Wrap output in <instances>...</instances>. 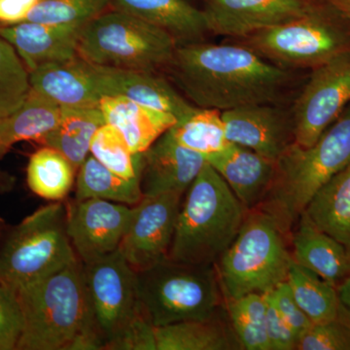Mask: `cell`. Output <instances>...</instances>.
I'll return each instance as SVG.
<instances>
[{"instance_id":"obj_1","label":"cell","mask_w":350,"mask_h":350,"mask_svg":"<svg viewBox=\"0 0 350 350\" xmlns=\"http://www.w3.org/2000/svg\"><path fill=\"white\" fill-rule=\"evenodd\" d=\"M165 75L195 107L221 112L260 103L288 105L299 91L297 71L269 63L236 41L177 45Z\"/></svg>"},{"instance_id":"obj_2","label":"cell","mask_w":350,"mask_h":350,"mask_svg":"<svg viewBox=\"0 0 350 350\" xmlns=\"http://www.w3.org/2000/svg\"><path fill=\"white\" fill-rule=\"evenodd\" d=\"M24 329L16 350H103L79 259L16 291Z\"/></svg>"},{"instance_id":"obj_3","label":"cell","mask_w":350,"mask_h":350,"mask_svg":"<svg viewBox=\"0 0 350 350\" xmlns=\"http://www.w3.org/2000/svg\"><path fill=\"white\" fill-rule=\"evenodd\" d=\"M350 163V103L312 145L294 144L275 161L268 193L257 208L269 214L290 238L308 202Z\"/></svg>"},{"instance_id":"obj_4","label":"cell","mask_w":350,"mask_h":350,"mask_svg":"<svg viewBox=\"0 0 350 350\" xmlns=\"http://www.w3.org/2000/svg\"><path fill=\"white\" fill-rule=\"evenodd\" d=\"M247 213L206 163L182 200L169 258L186 264L215 265L236 239Z\"/></svg>"},{"instance_id":"obj_5","label":"cell","mask_w":350,"mask_h":350,"mask_svg":"<svg viewBox=\"0 0 350 350\" xmlns=\"http://www.w3.org/2000/svg\"><path fill=\"white\" fill-rule=\"evenodd\" d=\"M137 287L142 310L154 327L215 319L226 312L215 265L186 264L167 257L137 271Z\"/></svg>"},{"instance_id":"obj_6","label":"cell","mask_w":350,"mask_h":350,"mask_svg":"<svg viewBox=\"0 0 350 350\" xmlns=\"http://www.w3.org/2000/svg\"><path fill=\"white\" fill-rule=\"evenodd\" d=\"M287 70L323 66L350 53V22L325 0L303 15L234 40Z\"/></svg>"},{"instance_id":"obj_7","label":"cell","mask_w":350,"mask_h":350,"mask_svg":"<svg viewBox=\"0 0 350 350\" xmlns=\"http://www.w3.org/2000/svg\"><path fill=\"white\" fill-rule=\"evenodd\" d=\"M293 262L290 238L259 208L246 214L236 239L216 262L225 300L267 294L286 282Z\"/></svg>"},{"instance_id":"obj_8","label":"cell","mask_w":350,"mask_h":350,"mask_svg":"<svg viewBox=\"0 0 350 350\" xmlns=\"http://www.w3.org/2000/svg\"><path fill=\"white\" fill-rule=\"evenodd\" d=\"M176 47L162 29L109 8L83 25L77 56L94 66L165 75Z\"/></svg>"},{"instance_id":"obj_9","label":"cell","mask_w":350,"mask_h":350,"mask_svg":"<svg viewBox=\"0 0 350 350\" xmlns=\"http://www.w3.org/2000/svg\"><path fill=\"white\" fill-rule=\"evenodd\" d=\"M78 259L66 229V204L41 207L0 241V284L17 291Z\"/></svg>"},{"instance_id":"obj_10","label":"cell","mask_w":350,"mask_h":350,"mask_svg":"<svg viewBox=\"0 0 350 350\" xmlns=\"http://www.w3.org/2000/svg\"><path fill=\"white\" fill-rule=\"evenodd\" d=\"M83 275L94 321L107 347L142 310L137 296V271L118 248L83 264Z\"/></svg>"},{"instance_id":"obj_11","label":"cell","mask_w":350,"mask_h":350,"mask_svg":"<svg viewBox=\"0 0 350 350\" xmlns=\"http://www.w3.org/2000/svg\"><path fill=\"white\" fill-rule=\"evenodd\" d=\"M350 103V53L312 69L291 103L295 144H314Z\"/></svg>"},{"instance_id":"obj_12","label":"cell","mask_w":350,"mask_h":350,"mask_svg":"<svg viewBox=\"0 0 350 350\" xmlns=\"http://www.w3.org/2000/svg\"><path fill=\"white\" fill-rule=\"evenodd\" d=\"M133 206L100 199L73 200L66 204V229L78 259L94 261L120 247Z\"/></svg>"},{"instance_id":"obj_13","label":"cell","mask_w":350,"mask_h":350,"mask_svg":"<svg viewBox=\"0 0 350 350\" xmlns=\"http://www.w3.org/2000/svg\"><path fill=\"white\" fill-rule=\"evenodd\" d=\"M184 195L144 197L133 206V217L119 250L135 271L169 257Z\"/></svg>"},{"instance_id":"obj_14","label":"cell","mask_w":350,"mask_h":350,"mask_svg":"<svg viewBox=\"0 0 350 350\" xmlns=\"http://www.w3.org/2000/svg\"><path fill=\"white\" fill-rule=\"evenodd\" d=\"M317 0H202L209 34L239 40L303 15Z\"/></svg>"},{"instance_id":"obj_15","label":"cell","mask_w":350,"mask_h":350,"mask_svg":"<svg viewBox=\"0 0 350 350\" xmlns=\"http://www.w3.org/2000/svg\"><path fill=\"white\" fill-rule=\"evenodd\" d=\"M231 144L278 160L295 142L291 105L260 103L221 112Z\"/></svg>"},{"instance_id":"obj_16","label":"cell","mask_w":350,"mask_h":350,"mask_svg":"<svg viewBox=\"0 0 350 350\" xmlns=\"http://www.w3.org/2000/svg\"><path fill=\"white\" fill-rule=\"evenodd\" d=\"M91 66L101 98L121 96L172 115L177 121L197 108L182 96L163 73L105 68L94 64Z\"/></svg>"},{"instance_id":"obj_17","label":"cell","mask_w":350,"mask_h":350,"mask_svg":"<svg viewBox=\"0 0 350 350\" xmlns=\"http://www.w3.org/2000/svg\"><path fill=\"white\" fill-rule=\"evenodd\" d=\"M206 163L204 156L182 146L165 131L144 152L140 177L144 197L185 194Z\"/></svg>"},{"instance_id":"obj_18","label":"cell","mask_w":350,"mask_h":350,"mask_svg":"<svg viewBox=\"0 0 350 350\" xmlns=\"http://www.w3.org/2000/svg\"><path fill=\"white\" fill-rule=\"evenodd\" d=\"M84 25H51L25 21L0 25V36L13 46L29 72L53 63L77 57L78 42Z\"/></svg>"},{"instance_id":"obj_19","label":"cell","mask_w":350,"mask_h":350,"mask_svg":"<svg viewBox=\"0 0 350 350\" xmlns=\"http://www.w3.org/2000/svg\"><path fill=\"white\" fill-rule=\"evenodd\" d=\"M206 160L248 211L261 204L273 182L275 161L234 144Z\"/></svg>"},{"instance_id":"obj_20","label":"cell","mask_w":350,"mask_h":350,"mask_svg":"<svg viewBox=\"0 0 350 350\" xmlns=\"http://www.w3.org/2000/svg\"><path fill=\"white\" fill-rule=\"evenodd\" d=\"M29 82L32 91L61 107H98L101 100L91 64L79 57L39 66Z\"/></svg>"},{"instance_id":"obj_21","label":"cell","mask_w":350,"mask_h":350,"mask_svg":"<svg viewBox=\"0 0 350 350\" xmlns=\"http://www.w3.org/2000/svg\"><path fill=\"white\" fill-rule=\"evenodd\" d=\"M293 261L338 287L350 276V253L342 243L319 229L305 213L290 234Z\"/></svg>"},{"instance_id":"obj_22","label":"cell","mask_w":350,"mask_h":350,"mask_svg":"<svg viewBox=\"0 0 350 350\" xmlns=\"http://www.w3.org/2000/svg\"><path fill=\"white\" fill-rule=\"evenodd\" d=\"M110 8L162 29L177 45L206 40L209 34L204 14L189 0H110Z\"/></svg>"},{"instance_id":"obj_23","label":"cell","mask_w":350,"mask_h":350,"mask_svg":"<svg viewBox=\"0 0 350 350\" xmlns=\"http://www.w3.org/2000/svg\"><path fill=\"white\" fill-rule=\"evenodd\" d=\"M98 107L105 124L121 133L133 153H144L177 121L172 115L121 96H105Z\"/></svg>"},{"instance_id":"obj_24","label":"cell","mask_w":350,"mask_h":350,"mask_svg":"<svg viewBox=\"0 0 350 350\" xmlns=\"http://www.w3.org/2000/svg\"><path fill=\"white\" fill-rule=\"evenodd\" d=\"M155 334L157 350L241 349L228 315L155 327Z\"/></svg>"},{"instance_id":"obj_25","label":"cell","mask_w":350,"mask_h":350,"mask_svg":"<svg viewBox=\"0 0 350 350\" xmlns=\"http://www.w3.org/2000/svg\"><path fill=\"white\" fill-rule=\"evenodd\" d=\"M304 213L350 253V163L319 189Z\"/></svg>"},{"instance_id":"obj_26","label":"cell","mask_w":350,"mask_h":350,"mask_svg":"<svg viewBox=\"0 0 350 350\" xmlns=\"http://www.w3.org/2000/svg\"><path fill=\"white\" fill-rule=\"evenodd\" d=\"M105 124L100 107H62L59 123L40 144L61 152L76 170L90 155L94 135Z\"/></svg>"},{"instance_id":"obj_27","label":"cell","mask_w":350,"mask_h":350,"mask_svg":"<svg viewBox=\"0 0 350 350\" xmlns=\"http://www.w3.org/2000/svg\"><path fill=\"white\" fill-rule=\"evenodd\" d=\"M61 115V107L31 90L17 110L0 120V158L18 142H42L56 128Z\"/></svg>"},{"instance_id":"obj_28","label":"cell","mask_w":350,"mask_h":350,"mask_svg":"<svg viewBox=\"0 0 350 350\" xmlns=\"http://www.w3.org/2000/svg\"><path fill=\"white\" fill-rule=\"evenodd\" d=\"M100 199L133 206L144 194L139 182L119 176L90 154L77 170L75 200Z\"/></svg>"},{"instance_id":"obj_29","label":"cell","mask_w":350,"mask_h":350,"mask_svg":"<svg viewBox=\"0 0 350 350\" xmlns=\"http://www.w3.org/2000/svg\"><path fill=\"white\" fill-rule=\"evenodd\" d=\"M286 282L295 301L312 324L337 319L340 306L337 287L294 261Z\"/></svg>"},{"instance_id":"obj_30","label":"cell","mask_w":350,"mask_h":350,"mask_svg":"<svg viewBox=\"0 0 350 350\" xmlns=\"http://www.w3.org/2000/svg\"><path fill=\"white\" fill-rule=\"evenodd\" d=\"M76 172L72 163L61 152L44 146L29 158L27 185L43 199L62 202L72 189Z\"/></svg>"},{"instance_id":"obj_31","label":"cell","mask_w":350,"mask_h":350,"mask_svg":"<svg viewBox=\"0 0 350 350\" xmlns=\"http://www.w3.org/2000/svg\"><path fill=\"white\" fill-rule=\"evenodd\" d=\"M169 133L175 142L204 158L231 144L226 135L221 111L216 109L197 107L176 121Z\"/></svg>"},{"instance_id":"obj_32","label":"cell","mask_w":350,"mask_h":350,"mask_svg":"<svg viewBox=\"0 0 350 350\" xmlns=\"http://www.w3.org/2000/svg\"><path fill=\"white\" fill-rule=\"evenodd\" d=\"M225 308L241 349L271 350L266 329V295H243L226 301Z\"/></svg>"},{"instance_id":"obj_33","label":"cell","mask_w":350,"mask_h":350,"mask_svg":"<svg viewBox=\"0 0 350 350\" xmlns=\"http://www.w3.org/2000/svg\"><path fill=\"white\" fill-rule=\"evenodd\" d=\"M90 154L108 170L128 180L139 182L144 153H133L116 129L105 124L93 138Z\"/></svg>"},{"instance_id":"obj_34","label":"cell","mask_w":350,"mask_h":350,"mask_svg":"<svg viewBox=\"0 0 350 350\" xmlns=\"http://www.w3.org/2000/svg\"><path fill=\"white\" fill-rule=\"evenodd\" d=\"M31 90L29 70L13 46L0 36V118L17 110Z\"/></svg>"},{"instance_id":"obj_35","label":"cell","mask_w":350,"mask_h":350,"mask_svg":"<svg viewBox=\"0 0 350 350\" xmlns=\"http://www.w3.org/2000/svg\"><path fill=\"white\" fill-rule=\"evenodd\" d=\"M110 8V0H39L27 21L51 25H85Z\"/></svg>"},{"instance_id":"obj_36","label":"cell","mask_w":350,"mask_h":350,"mask_svg":"<svg viewBox=\"0 0 350 350\" xmlns=\"http://www.w3.org/2000/svg\"><path fill=\"white\" fill-rule=\"evenodd\" d=\"M296 350H350V329L338 319L312 324L299 338Z\"/></svg>"},{"instance_id":"obj_37","label":"cell","mask_w":350,"mask_h":350,"mask_svg":"<svg viewBox=\"0 0 350 350\" xmlns=\"http://www.w3.org/2000/svg\"><path fill=\"white\" fill-rule=\"evenodd\" d=\"M24 329L19 298L11 288L0 284V350H16Z\"/></svg>"},{"instance_id":"obj_38","label":"cell","mask_w":350,"mask_h":350,"mask_svg":"<svg viewBox=\"0 0 350 350\" xmlns=\"http://www.w3.org/2000/svg\"><path fill=\"white\" fill-rule=\"evenodd\" d=\"M105 350H157L155 327L144 310L108 342Z\"/></svg>"},{"instance_id":"obj_39","label":"cell","mask_w":350,"mask_h":350,"mask_svg":"<svg viewBox=\"0 0 350 350\" xmlns=\"http://www.w3.org/2000/svg\"><path fill=\"white\" fill-rule=\"evenodd\" d=\"M266 296L275 306L276 310L286 321L288 325L291 327L298 338H300L301 336L304 335L312 325V322L308 319L306 313L295 301L286 282L278 284L268 292Z\"/></svg>"},{"instance_id":"obj_40","label":"cell","mask_w":350,"mask_h":350,"mask_svg":"<svg viewBox=\"0 0 350 350\" xmlns=\"http://www.w3.org/2000/svg\"><path fill=\"white\" fill-rule=\"evenodd\" d=\"M266 295V294H265ZM267 298V296H266ZM266 329L271 350H296L298 337L267 298Z\"/></svg>"},{"instance_id":"obj_41","label":"cell","mask_w":350,"mask_h":350,"mask_svg":"<svg viewBox=\"0 0 350 350\" xmlns=\"http://www.w3.org/2000/svg\"><path fill=\"white\" fill-rule=\"evenodd\" d=\"M39 0H0V25L25 22Z\"/></svg>"},{"instance_id":"obj_42","label":"cell","mask_w":350,"mask_h":350,"mask_svg":"<svg viewBox=\"0 0 350 350\" xmlns=\"http://www.w3.org/2000/svg\"><path fill=\"white\" fill-rule=\"evenodd\" d=\"M338 306L337 319L350 329V276L337 287Z\"/></svg>"},{"instance_id":"obj_43","label":"cell","mask_w":350,"mask_h":350,"mask_svg":"<svg viewBox=\"0 0 350 350\" xmlns=\"http://www.w3.org/2000/svg\"><path fill=\"white\" fill-rule=\"evenodd\" d=\"M337 8L350 22V0H325Z\"/></svg>"},{"instance_id":"obj_44","label":"cell","mask_w":350,"mask_h":350,"mask_svg":"<svg viewBox=\"0 0 350 350\" xmlns=\"http://www.w3.org/2000/svg\"><path fill=\"white\" fill-rule=\"evenodd\" d=\"M1 225H2V222H1V221H0V230H1Z\"/></svg>"},{"instance_id":"obj_45","label":"cell","mask_w":350,"mask_h":350,"mask_svg":"<svg viewBox=\"0 0 350 350\" xmlns=\"http://www.w3.org/2000/svg\"><path fill=\"white\" fill-rule=\"evenodd\" d=\"M0 120H1V118H0Z\"/></svg>"},{"instance_id":"obj_46","label":"cell","mask_w":350,"mask_h":350,"mask_svg":"<svg viewBox=\"0 0 350 350\" xmlns=\"http://www.w3.org/2000/svg\"><path fill=\"white\" fill-rule=\"evenodd\" d=\"M189 1H190V0H189Z\"/></svg>"}]
</instances>
